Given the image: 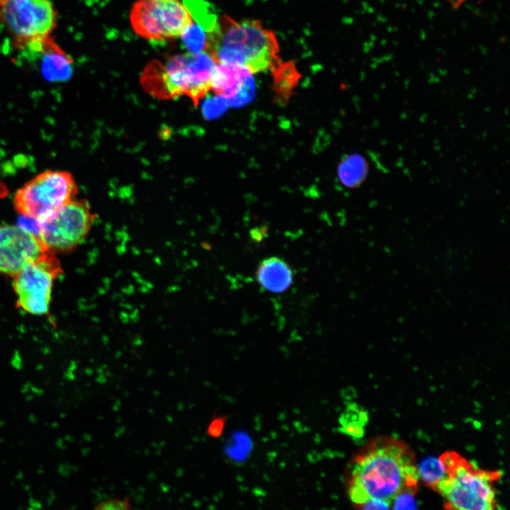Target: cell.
<instances>
[{
    "instance_id": "6da1fadb",
    "label": "cell",
    "mask_w": 510,
    "mask_h": 510,
    "mask_svg": "<svg viewBox=\"0 0 510 510\" xmlns=\"http://www.w3.org/2000/svg\"><path fill=\"white\" fill-rule=\"evenodd\" d=\"M419 478L409 446L397 438L378 436L353 459L348 493L351 502L360 506L372 498L392 504L402 491L417 489Z\"/></svg>"
},
{
    "instance_id": "7a4b0ae2",
    "label": "cell",
    "mask_w": 510,
    "mask_h": 510,
    "mask_svg": "<svg viewBox=\"0 0 510 510\" xmlns=\"http://www.w3.org/2000/svg\"><path fill=\"white\" fill-rule=\"evenodd\" d=\"M217 63L237 64L252 74L271 69L280 61L276 34L256 20L217 18L208 50Z\"/></svg>"
},
{
    "instance_id": "3957f363",
    "label": "cell",
    "mask_w": 510,
    "mask_h": 510,
    "mask_svg": "<svg viewBox=\"0 0 510 510\" xmlns=\"http://www.w3.org/2000/svg\"><path fill=\"white\" fill-rule=\"evenodd\" d=\"M212 54L203 51L177 55L163 61L153 60L142 72V88L162 100L188 97L195 106L211 91L217 64Z\"/></svg>"
},
{
    "instance_id": "277c9868",
    "label": "cell",
    "mask_w": 510,
    "mask_h": 510,
    "mask_svg": "<svg viewBox=\"0 0 510 510\" xmlns=\"http://www.w3.org/2000/svg\"><path fill=\"white\" fill-rule=\"evenodd\" d=\"M443 477L432 487L445 500V507L460 510H492L497 507L494 484L499 471L480 468L459 453L447 451L439 458Z\"/></svg>"
},
{
    "instance_id": "5b68a950",
    "label": "cell",
    "mask_w": 510,
    "mask_h": 510,
    "mask_svg": "<svg viewBox=\"0 0 510 510\" xmlns=\"http://www.w3.org/2000/svg\"><path fill=\"white\" fill-rule=\"evenodd\" d=\"M79 192L74 176L69 171L47 169L36 174L13 196V206L22 217L40 222L76 198Z\"/></svg>"
},
{
    "instance_id": "8992f818",
    "label": "cell",
    "mask_w": 510,
    "mask_h": 510,
    "mask_svg": "<svg viewBox=\"0 0 510 510\" xmlns=\"http://www.w3.org/2000/svg\"><path fill=\"white\" fill-rule=\"evenodd\" d=\"M97 219L86 199H74L36 222L37 234L53 253H69L81 244Z\"/></svg>"
},
{
    "instance_id": "52a82bcc",
    "label": "cell",
    "mask_w": 510,
    "mask_h": 510,
    "mask_svg": "<svg viewBox=\"0 0 510 510\" xmlns=\"http://www.w3.org/2000/svg\"><path fill=\"white\" fill-rule=\"evenodd\" d=\"M62 273L60 261L50 250L25 266L13 277L18 308L32 315L47 314L54 283Z\"/></svg>"
},
{
    "instance_id": "ba28073f",
    "label": "cell",
    "mask_w": 510,
    "mask_h": 510,
    "mask_svg": "<svg viewBox=\"0 0 510 510\" xmlns=\"http://www.w3.org/2000/svg\"><path fill=\"white\" fill-rule=\"evenodd\" d=\"M130 22L141 37L161 40L181 36L192 18L180 0H137L131 9Z\"/></svg>"
},
{
    "instance_id": "9c48e42d",
    "label": "cell",
    "mask_w": 510,
    "mask_h": 510,
    "mask_svg": "<svg viewBox=\"0 0 510 510\" xmlns=\"http://www.w3.org/2000/svg\"><path fill=\"white\" fill-rule=\"evenodd\" d=\"M0 23L13 40L50 35L57 13L50 0H0Z\"/></svg>"
},
{
    "instance_id": "30bf717a",
    "label": "cell",
    "mask_w": 510,
    "mask_h": 510,
    "mask_svg": "<svg viewBox=\"0 0 510 510\" xmlns=\"http://www.w3.org/2000/svg\"><path fill=\"white\" fill-rule=\"evenodd\" d=\"M21 61L33 66L50 81H64L72 76L74 60L50 35L12 40Z\"/></svg>"
},
{
    "instance_id": "8fae6325",
    "label": "cell",
    "mask_w": 510,
    "mask_h": 510,
    "mask_svg": "<svg viewBox=\"0 0 510 510\" xmlns=\"http://www.w3.org/2000/svg\"><path fill=\"white\" fill-rule=\"evenodd\" d=\"M47 250L36 233L17 225L0 223V274L13 277Z\"/></svg>"
},
{
    "instance_id": "7c38bea8",
    "label": "cell",
    "mask_w": 510,
    "mask_h": 510,
    "mask_svg": "<svg viewBox=\"0 0 510 510\" xmlns=\"http://www.w3.org/2000/svg\"><path fill=\"white\" fill-rule=\"evenodd\" d=\"M252 73L237 64L217 63L212 78L211 91L225 98L232 107H242L253 100L255 83Z\"/></svg>"
},
{
    "instance_id": "4fadbf2b",
    "label": "cell",
    "mask_w": 510,
    "mask_h": 510,
    "mask_svg": "<svg viewBox=\"0 0 510 510\" xmlns=\"http://www.w3.org/2000/svg\"><path fill=\"white\" fill-rule=\"evenodd\" d=\"M291 266L283 259L271 256L262 260L256 270V280L262 289L272 293H283L293 284Z\"/></svg>"
},
{
    "instance_id": "5bb4252c",
    "label": "cell",
    "mask_w": 510,
    "mask_h": 510,
    "mask_svg": "<svg viewBox=\"0 0 510 510\" xmlns=\"http://www.w3.org/2000/svg\"><path fill=\"white\" fill-rule=\"evenodd\" d=\"M271 72L273 101L279 106H285L299 84L300 73L292 61H280L271 69Z\"/></svg>"
},
{
    "instance_id": "9a60e30c",
    "label": "cell",
    "mask_w": 510,
    "mask_h": 510,
    "mask_svg": "<svg viewBox=\"0 0 510 510\" xmlns=\"http://www.w3.org/2000/svg\"><path fill=\"white\" fill-rule=\"evenodd\" d=\"M368 169L366 159L360 154L353 153L341 158L337 167V175L344 186L354 188L360 186L366 179Z\"/></svg>"
},
{
    "instance_id": "2e32d148",
    "label": "cell",
    "mask_w": 510,
    "mask_h": 510,
    "mask_svg": "<svg viewBox=\"0 0 510 510\" xmlns=\"http://www.w3.org/2000/svg\"><path fill=\"white\" fill-rule=\"evenodd\" d=\"M367 421V413L356 404H351L340 416L339 431L354 439H359L364 435Z\"/></svg>"
},
{
    "instance_id": "e0dca14e",
    "label": "cell",
    "mask_w": 510,
    "mask_h": 510,
    "mask_svg": "<svg viewBox=\"0 0 510 510\" xmlns=\"http://www.w3.org/2000/svg\"><path fill=\"white\" fill-rule=\"evenodd\" d=\"M192 21L202 26L210 33L216 27L217 18L205 0H183Z\"/></svg>"
},
{
    "instance_id": "ac0fdd59",
    "label": "cell",
    "mask_w": 510,
    "mask_h": 510,
    "mask_svg": "<svg viewBox=\"0 0 510 510\" xmlns=\"http://www.w3.org/2000/svg\"><path fill=\"white\" fill-rule=\"evenodd\" d=\"M212 33L192 21L181 35L183 45L188 52L198 54L208 50Z\"/></svg>"
},
{
    "instance_id": "d6986e66",
    "label": "cell",
    "mask_w": 510,
    "mask_h": 510,
    "mask_svg": "<svg viewBox=\"0 0 510 510\" xmlns=\"http://www.w3.org/2000/svg\"><path fill=\"white\" fill-rule=\"evenodd\" d=\"M419 477L429 487H432L443 477L444 470L439 458H428L418 468Z\"/></svg>"
},
{
    "instance_id": "ffe728a7",
    "label": "cell",
    "mask_w": 510,
    "mask_h": 510,
    "mask_svg": "<svg viewBox=\"0 0 510 510\" xmlns=\"http://www.w3.org/2000/svg\"><path fill=\"white\" fill-rule=\"evenodd\" d=\"M417 489H409L402 491L392 501L394 509H414L416 508L415 494Z\"/></svg>"
},
{
    "instance_id": "44dd1931",
    "label": "cell",
    "mask_w": 510,
    "mask_h": 510,
    "mask_svg": "<svg viewBox=\"0 0 510 510\" xmlns=\"http://www.w3.org/2000/svg\"><path fill=\"white\" fill-rule=\"evenodd\" d=\"M95 509L99 510H128L132 509L130 497H114L103 500L96 504Z\"/></svg>"
},
{
    "instance_id": "7402d4cb",
    "label": "cell",
    "mask_w": 510,
    "mask_h": 510,
    "mask_svg": "<svg viewBox=\"0 0 510 510\" xmlns=\"http://www.w3.org/2000/svg\"><path fill=\"white\" fill-rule=\"evenodd\" d=\"M227 105L225 98L215 95L207 101L205 113L209 118L217 117L227 109Z\"/></svg>"
},
{
    "instance_id": "603a6c76",
    "label": "cell",
    "mask_w": 510,
    "mask_h": 510,
    "mask_svg": "<svg viewBox=\"0 0 510 510\" xmlns=\"http://www.w3.org/2000/svg\"><path fill=\"white\" fill-rule=\"evenodd\" d=\"M225 421V417L220 416L213 419L207 428V434L210 437H218L222 432Z\"/></svg>"
},
{
    "instance_id": "cb8c5ba5",
    "label": "cell",
    "mask_w": 510,
    "mask_h": 510,
    "mask_svg": "<svg viewBox=\"0 0 510 510\" xmlns=\"http://www.w3.org/2000/svg\"><path fill=\"white\" fill-rule=\"evenodd\" d=\"M363 509H389L391 503L381 499L372 498L361 506Z\"/></svg>"
},
{
    "instance_id": "d4e9b609",
    "label": "cell",
    "mask_w": 510,
    "mask_h": 510,
    "mask_svg": "<svg viewBox=\"0 0 510 510\" xmlns=\"http://www.w3.org/2000/svg\"><path fill=\"white\" fill-rule=\"evenodd\" d=\"M8 195V188L6 183L0 177V200L7 198Z\"/></svg>"
},
{
    "instance_id": "484cf974",
    "label": "cell",
    "mask_w": 510,
    "mask_h": 510,
    "mask_svg": "<svg viewBox=\"0 0 510 510\" xmlns=\"http://www.w3.org/2000/svg\"><path fill=\"white\" fill-rule=\"evenodd\" d=\"M467 0H451V6L453 8H459Z\"/></svg>"
}]
</instances>
